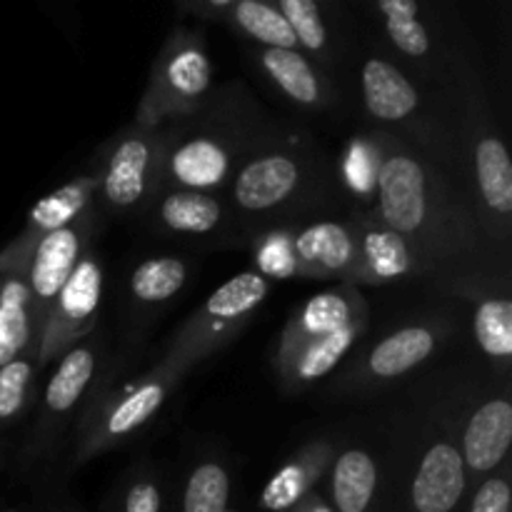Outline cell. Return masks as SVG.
<instances>
[{"mask_svg": "<svg viewBox=\"0 0 512 512\" xmlns=\"http://www.w3.org/2000/svg\"><path fill=\"white\" fill-rule=\"evenodd\" d=\"M380 215L398 235L418 233L428 218V175L413 155H388L378 170Z\"/></svg>", "mask_w": 512, "mask_h": 512, "instance_id": "cell-1", "label": "cell"}, {"mask_svg": "<svg viewBox=\"0 0 512 512\" xmlns=\"http://www.w3.org/2000/svg\"><path fill=\"white\" fill-rule=\"evenodd\" d=\"M465 493V463L455 445L438 443L425 453L410 488L413 512H453Z\"/></svg>", "mask_w": 512, "mask_h": 512, "instance_id": "cell-2", "label": "cell"}, {"mask_svg": "<svg viewBox=\"0 0 512 512\" xmlns=\"http://www.w3.org/2000/svg\"><path fill=\"white\" fill-rule=\"evenodd\" d=\"M300 183L295 158L283 153L265 155L240 170L235 180V200L245 210H270L293 195Z\"/></svg>", "mask_w": 512, "mask_h": 512, "instance_id": "cell-3", "label": "cell"}, {"mask_svg": "<svg viewBox=\"0 0 512 512\" xmlns=\"http://www.w3.org/2000/svg\"><path fill=\"white\" fill-rule=\"evenodd\" d=\"M512 440V405L505 398L485 403L470 418L463 438V463L478 473L498 468L505 460Z\"/></svg>", "mask_w": 512, "mask_h": 512, "instance_id": "cell-4", "label": "cell"}, {"mask_svg": "<svg viewBox=\"0 0 512 512\" xmlns=\"http://www.w3.org/2000/svg\"><path fill=\"white\" fill-rule=\"evenodd\" d=\"M80 233L75 228H60L45 233L35 248L33 268H30V290L35 298L50 303L68 283L70 273L78 265Z\"/></svg>", "mask_w": 512, "mask_h": 512, "instance_id": "cell-5", "label": "cell"}, {"mask_svg": "<svg viewBox=\"0 0 512 512\" xmlns=\"http://www.w3.org/2000/svg\"><path fill=\"white\" fill-rule=\"evenodd\" d=\"M295 255L313 273H348L360 263L350 230L340 223H318L295 238Z\"/></svg>", "mask_w": 512, "mask_h": 512, "instance_id": "cell-6", "label": "cell"}, {"mask_svg": "<svg viewBox=\"0 0 512 512\" xmlns=\"http://www.w3.org/2000/svg\"><path fill=\"white\" fill-rule=\"evenodd\" d=\"M170 178L185 190L203 193L218 188L230 173V155L218 140L193 138L180 145L168 163Z\"/></svg>", "mask_w": 512, "mask_h": 512, "instance_id": "cell-7", "label": "cell"}, {"mask_svg": "<svg viewBox=\"0 0 512 512\" xmlns=\"http://www.w3.org/2000/svg\"><path fill=\"white\" fill-rule=\"evenodd\" d=\"M363 95L370 113L380 120H403L418 108L410 80L388 60L373 58L363 68Z\"/></svg>", "mask_w": 512, "mask_h": 512, "instance_id": "cell-8", "label": "cell"}, {"mask_svg": "<svg viewBox=\"0 0 512 512\" xmlns=\"http://www.w3.org/2000/svg\"><path fill=\"white\" fill-rule=\"evenodd\" d=\"M150 173V145L145 138H125L113 150V158L108 163L103 188L105 198L115 208H130L138 203L145 193Z\"/></svg>", "mask_w": 512, "mask_h": 512, "instance_id": "cell-9", "label": "cell"}, {"mask_svg": "<svg viewBox=\"0 0 512 512\" xmlns=\"http://www.w3.org/2000/svg\"><path fill=\"white\" fill-rule=\"evenodd\" d=\"M268 295V280L258 273H240L230 278L228 283L220 285L205 303L200 313V325L205 330L210 328H228L238 320L248 318L255 308Z\"/></svg>", "mask_w": 512, "mask_h": 512, "instance_id": "cell-10", "label": "cell"}, {"mask_svg": "<svg viewBox=\"0 0 512 512\" xmlns=\"http://www.w3.org/2000/svg\"><path fill=\"white\" fill-rule=\"evenodd\" d=\"M378 488L375 460L365 450H348L333 468V505L338 512H370Z\"/></svg>", "mask_w": 512, "mask_h": 512, "instance_id": "cell-11", "label": "cell"}, {"mask_svg": "<svg viewBox=\"0 0 512 512\" xmlns=\"http://www.w3.org/2000/svg\"><path fill=\"white\" fill-rule=\"evenodd\" d=\"M435 350V335L428 328H403L375 345L368 358V370L375 378H398L418 368Z\"/></svg>", "mask_w": 512, "mask_h": 512, "instance_id": "cell-12", "label": "cell"}, {"mask_svg": "<svg viewBox=\"0 0 512 512\" xmlns=\"http://www.w3.org/2000/svg\"><path fill=\"white\" fill-rule=\"evenodd\" d=\"M475 173L488 208L508 218L512 213V165L503 140L488 135L475 145Z\"/></svg>", "mask_w": 512, "mask_h": 512, "instance_id": "cell-13", "label": "cell"}, {"mask_svg": "<svg viewBox=\"0 0 512 512\" xmlns=\"http://www.w3.org/2000/svg\"><path fill=\"white\" fill-rule=\"evenodd\" d=\"M95 373V353L90 345H78L70 350L50 378L45 390V408L53 415H65L83 398Z\"/></svg>", "mask_w": 512, "mask_h": 512, "instance_id": "cell-14", "label": "cell"}, {"mask_svg": "<svg viewBox=\"0 0 512 512\" xmlns=\"http://www.w3.org/2000/svg\"><path fill=\"white\" fill-rule=\"evenodd\" d=\"M360 268L363 275L380 283V280L403 278L413 270V255L403 235L393 230H373L360 243Z\"/></svg>", "mask_w": 512, "mask_h": 512, "instance_id": "cell-15", "label": "cell"}, {"mask_svg": "<svg viewBox=\"0 0 512 512\" xmlns=\"http://www.w3.org/2000/svg\"><path fill=\"white\" fill-rule=\"evenodd\" d=\"M355 323L353 303L340 293H323L310 298L308 303L300 308V315L293 323V340L295 350L303 348L310 340H318L323 335L335 333L343 325Z\"/></svg>", "mask_w": 512, "mask_h": 512, "instance_id": "cell-16", "label": "cell"}, {"mask_svg": "<svg viewBox=\"0 0 512 512\" xmlns=\"http://www.w3.org/2000/svg\"><path fill=\"white\" fill-rule=\"evenodd\" d=\"M160 218L175 233L203 235L220 223V203L208 193L180 190V193H170L163 200Z\"/></svg>", "mask_w": 512, "mask_h": 512, "instance_id": "cell-17", "label": "cell"}, {"mask_svg": "<svg viewBox=\"0 0 512 512\" xmlns=\"http://www.w3.org/2000/svg\"><path fill=\"white\" fill-rule=\"evenodd\" d=\"M355 338H358V323H350L335 333L305 343L303 348L293 353V378L310 383V380L328 375L338 365V360L353 348Z\"/></svg>", "mask_w": 512, "mask_h": 512, "instance_id": "cell-18", "label": "cell"}, {"mask_svg": "<svg viewBox=\"0 0 512 512\" xmlns=\"http://www.w3.org/2000/svg\"><path fill=\"white\" fill-rule=\"evenodd\" d=\"M263 68L293 100L313 105L320 100V83L313 65L298 50H263Z\"/></svg>", "mask_w": 512, "mask_h": 512, "instance_id": "cell-19", "label": "cell"}, {"mask_svg": "<svg viewBox=\"0 0 512 512\" xmlns=\"http://www.w3.org/2000/svg\"><path fill=\"white\" fill-rule=\"evenodd\" d=\"M210 78H213V70H210L208 55L195 43L175 48L163 70L165 88L175 100L200 98L208 90Z\"/></svg>", "mask_w": 512, "mask_h": 512, "instance_id": "cell-20", "label": "cell"}, {"mask_svg": "<svg viewBox=\"0 0 512 512\" xmlns=\"http://www.w3.org/2000/svg\"><path fill=\"white\" fill-rule=\"evenodd\" d=\"M103 290V273L93 255L78 260V265L70 273L68 283L63 285L58 300V310L68 323H83L95 313Z\"/></svg>", "mask_w": 512, "mask_h": 512, "instance_id": "cell-21", "label": "cell"}, {"mask_svg": "<svg viewBox=\"0 0 512 512\" xmlns=\"http://www.w3.org/2000/svg\"><path fill=\"white\" fill-rule=\"evenodd\" d=\"M28 338V288L13 280L0 293V368L18 360V353L28 345Z\"/></svg>", "mask_w": 512, "mask_h": 512, "instance_id": "cell-22", "label": "cell"}, {"mask_svg": "<svg viewBox=\"0 0 512 512\" xmlns=\"http://www.w3.org/2000/svg\"><path fill=\"white\" fill-rule=\"evenodd\" d=\"M235 20H238V25L250 35V38L263 43L265 48H298V40H295L288 20L280 15V10L275 8V5L260 3V0H240V3L235 5Z\"/></svg>", "mask_w": 512, "mask_h": 512, "instance_id": "cell-23", "label": "cell"}, {"mask_svg": "<svg viewBox=\"0 0 512 512\" xmlns=\"http://www.w3.org/2000/svg\"><path fill=\"white\" fill-rule=\"evenodd\" d=\"M188 278V268L178 258H150L133 270L130 290L140 303H163L170 300Z\"/></svg>", "mask_w": 512, "mask_h": 512, "instance_id": "cell-24", "label": "cell"}, {"mask_svg": "<svg viewBox=\"0 0 512 512\" xmlns=\"http://www.w3.org/2000/svg\"><path fill=\"white\" fill-rule=\"evenodd\" d=\"M165 393H168V385L160 383V380H148V383L138 385L130 395H125L105 420V430H108L110 438H123V435L133 433L140 425L148 423L163 405Z\"/></svg>", "mask_w": 512, "mask_h": 512, "instance_id": "cell-25", "label": "cell"}, {"mask_svg": "<svg viewBox=\"0 0 512 512\" xmlns=\"http://www.w3.org/2000/svg\"><path fill=\"white\" fill-rule=\"evenodd\" d=\"M90 195V183L88 180H80V183H68L63 188H58L55 193L45 195L43 200L33 205L28 220L35 230H43L45 233H53V230L70 228L75 218L80 215V210L85 208Z\"/></svg>", "mask_w": 512, "mask_h": 512, "instance_id": "cell-26", "label": "cell"}, {"mask_svg": "<svg viewBox=\"0 0 512 512\" xmlns=\"http://www.w3.org/2000/svg\"><path fill=\"white\" fill-rule=\"evenodd\" d=\"M230 478L218 463H203L190 473L183 512H228Z\"/></svg>", "mask_w": 512, "mask_h": 512, "instance_id": "cell-27", "label": "cell"}, {"mask_svg": "<svg viewBox=\"0 0 512 512\" xmlns=\"http://www.w3.org/2000/svg\"><path fill=\"white\" fill-rule=\"evenodd\" d=\"M475 338L490 358L512 355V303L505 298L485 300L475 313Z\"/></svg>", "mask_w": 512, "mask_h": 512, "instance_id": "cell-28", "label": "cell"}, {"mask_svg": "<svg viewBox=\"0 0 512 512\" xmlns=\"http://www.w3.org/2000/svg\"><path fill=\"white\" fill-rule=\"evenodd\" d=\"M378 8L385 15L390 38L405 55L420 58V55L428 53L430 40L423 25L418 23V3L415 0H380Z\"/></svg>", "mask_w": 512, "mask_h": 512, "instance_id": "cell-29", "label": "cell"}, {"mask_svg": "<svg viewBox=\"0 0 512 512\" xmlns=\"http://www.w3.org/2000/svg\"><path fill=\"white\" fill-rule=\"evenodd\" d=\"M275 8L288 20L298 45H305L308 50L325 48L328 33H325L323 18H320V10L313 0H280Z\"/></svg>", "mask_w": 512, "mask_h": 512, "instance_id": "cell-30", "label": "cell"}, {"mask_svg": "<svg viewBox=\"0 0 512 512\" xmlns=\"http://www.w3.org/2000/svg\"><path fill=\"white\" fill-rule=\"evenodd\" d=\"M30 380H33V365L28 360H13L0 368V420L18 415L28 398Z\"/></svg>", "mask_w": 512, "mask_h": 512, "instance_id": "cell-31", "label": "cell"}, {"mask_svg": "<svg viewBox=\"0 0 512 512\" xmlns=\"http://www.w3.org/2000/svg\"><path fill=\"white\" fill-rule=\"evenodd\" d=\"M308 473H305L300 465H288L285 470H280L273 480L268 483L263 493V505L268 510H288L290 505H295L300 500V495L308 488Z\"/></svg>", "mask_w": 512, "mask_h": 512, "instance_id": "cell-32", "label": "cell"}, {"mask_svg": "<svg viewBox=\"0 0 512 512\" xmlns=\"http://www.w3.org/2000/svg\"><path fill=\"white\" fill-rule=\"evenodd\" d=\"M510 483L505 478H490L475 493L470 512H510Z\"/></svg>", "mask_w": 512, "mask_h": 512, "instance_id": "cell-33", "label": "cell"}, {"mask_svg": "<svg viewBox=\"0 0 512 512\" xmlns=\"http://www.w3.org/2000/svg\"><path fill=\"white\" fill-rule=\"evenodd\" d=\"M303 512H333L328 508V505H323V503H315V498L313 500H308V503L303 505Z\"/></svg>", "mask_w": 512, "mask_h": 512, "instance_id": "cell-34", "label": "cell"}]
</instances>
